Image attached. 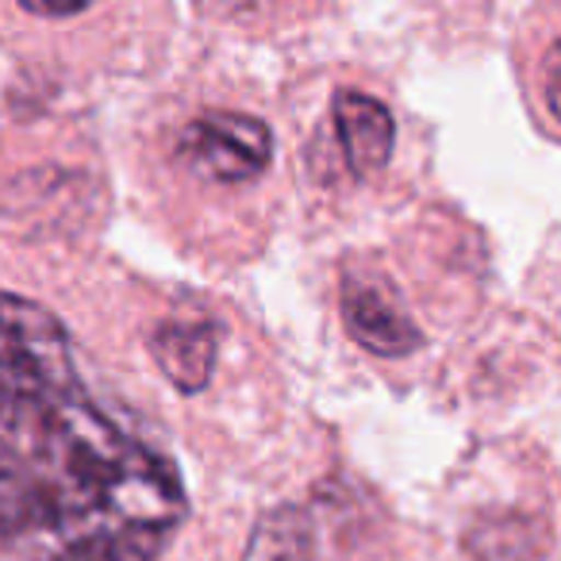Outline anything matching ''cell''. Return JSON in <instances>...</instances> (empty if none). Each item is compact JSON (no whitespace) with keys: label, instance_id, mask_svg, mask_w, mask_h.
<instances>
[{"label":"cell","instance_id":"5","mask_svg":"<svg viewBox=\"0 0 561 561\" xmlns=\"http://www.w3.org/2000/svg\"><path fill=\"white\" fill-rule=\"evenodd\" d=\"M219 331L208 320H170L150 335V358L181 392H201L211 381Z\"/></svg>","mask_w":561,"mask_h":561},{"label":"cell","instance_id":"6","mask_svg":"<svg viewBox=\"0 0 561 561\" xmlns=\"http://www.w3.org/2000/svg\"><path fill=\"white\" fill-rule=\"evenodd\" d=\"M308 553H312V519L300 507L280 504L254 523L242 561H308Z\"/></svg>","mask_w":561,"mask_h":561},{"label":"cell","instance_id":"2","mask_svg":"<svg viewBox=\"0 0 561 561\" xmlns=\"http://www.w3.org/2000/svg\"><path fill=\"white\" fill-rule=\"evenodd\" d=\"M273 158V135L247 112H201L178 135V162L201 181L247 185L265 173Z\"/></svg>","mask_w":561,"mask_h":561},{"label":"cell","instance_id":"7","mask_svg":"<svg viewBox=\"0 0 561 561\" xmlns=\"http://www.w3.org/2000/svg\"><path fill=\"white\" fill-rule=\"evenodd\" d=\"M542 101L550 108V116L561 124V39L550 47L546 55V70H542Z\"/></svg>","mask_w":561,"mask_h":561},{"label":"cell","instance_id":"8","mask_svg":"<svg viewBox=\"0 0 561 561\" xmlns=\"http://www.w3.org/2000/svg\"><path fill=\"white\" fill-rule=\"evenodd\" d=\"M20 9H24L27 16H43V20H70V16H81V12H85V4H35V0H24Z\"/></svg>","mask_w":561,"mask_h":561},{"label":"cell","instance_id":"1","mask_svg":"<svg viewBox=\"0 0 561 561\" xmlns=\"http://www.w3.org/2000/svg\"><path fill=\"white\" fill-rule=\"evenodd\" d=\"M188 496L81 377L50 308L0 289V561H158Z\"/></svg>","mask_w":561,"mask_h":561},{"label":"cell","instance_id":"3","mask_svg":"<svg viewBox=\"0 0 561 561\" xmlns=\"http://www.w3.org/2000/svg\"><path fill=\"white\" fill-rule=\"evenodd\" d=\"M343 323L354 343L377 358H404L420 346V328L408 320L392 293L369 277L343 280Z\"/></svg>","mask_w":561,"mask_h":561},{"label":"cell","instance_id":"4","mask_svg":"<svg viewBox=\"0 0 561 561\" xmlns=\"http://www.w3.org/2000/svg\"><path fill=\"white\" fill-rule=\"evenodd\" d=\"M331 112H335V131L354 178L381 173L392 158V147H397L392 112L377 96L362 93V89H339Z\"/></svg>","mask_w":561,"mask_h":561}]
</instances>
